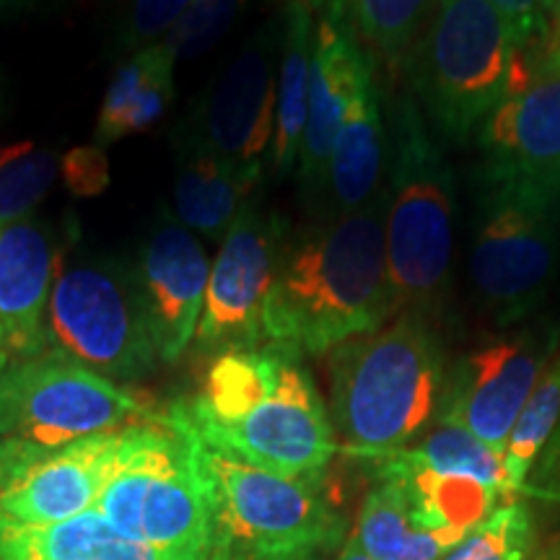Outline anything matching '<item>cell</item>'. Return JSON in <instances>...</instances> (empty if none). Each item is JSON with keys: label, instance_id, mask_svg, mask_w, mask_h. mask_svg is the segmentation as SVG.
<instances>
[{"label": "cell", "instance_id": "32", "mask_svg": "<svg viewBox=\"0 0 560 560\" xmlns=\"http://www.w3.org/2000/svg\"><path fill=\"white\" fill-rule=\"evenodd\" d=\"M174 66H177V60L161 66L156 73L151 75V81L140 89L136 102H132L130 109L122 115L120 128H117V140L153 128V125L166 115V109H170V104L174 100Z\"/></svg>", "mask_w": 560, "mask_h": 560}, {"label": "cell", "instance_id": "11", "mask_svg": "<svg viewBox=\"0 0 560 560\" xmlns=\"http://www.w3.org/2000/svg\"><path fill=\"white\" fill-rule=\"evenodd\" d=\"M470 283L499 327L537 312L560 265V198L514 182L480 179Z\"/></svg>", "mask_w": 560, "mask_h": 560}, {"label": "cell", "instance_id": "14", "mask_svg": "<svg viewBox=\"0 0 560 560\" xmlns=\"http://www.w3.org/2000/svg\"><path fill=\"white\" fill-rule=\"evenodd\" d=\"M283 13L265 21L231 58L179 132V145L202 149L249 172H265L276 136V91Z\"/></svg>", "mask_w": 560, "mask_h": 560}, {"label": "cell", "instance_id": "13", "mask_svg": "<svg viewBox=\"0 0 560 560\" xmlns=\"http://www.w3.org/2000/svg\"><path fill=\"white\" fill-rule=\"evenodd\" d=\"M289 242L283 215L252 198L210 262L206 301L192 348L215 359L265 346V301Z\"/></svg>", "mask_w": 560, "mask_h": 560}, {"label": "cell", "instance_id": "24", "mask_svg": "<svg viewBox=\"0 0 560 560\" xmlns=\"http://www.w3.org/2000/svg\"><path fill=\"white\" fill-rule=\"evenodd\" d=\"M346 13L369 55H376L395 79L408 66L436 0H330Z\"/></svg>", "mask_w": 560, "mask_h": 560}, {"label": "cell", "instance_id": "23", "mask_svg": "<svg viewBox=\"0 0 560 560\" xmlns=\"http://www.w3.org/2000/svg\"><path fill=\"white\" fill-rule=\"evenodd\" d=\"M280 13H283V34H280L276 136H272L270 166L278 179H285L299 166L301 143H304L306 109H310L314 9L310 0H285Z\"/></svg>", "mask_w": 560, "mask_h": 560}, {"label": "cell", "instance_id": "39", "mask_svg": "<svg viewBox=\"0 0 560 560\" xmlns=\"http://www.w3.org/2000/svg\"><path fill=\"white\" fill-rule=\"evenodd\" d=\"M32 3V0H0V11H9V9H19V5Z\"/></svg>", "mask_w": 560, "mask_h": 560}, {"label": "cell", "instance_id": "40", "mask_svg": "<svg viewBox=\"0 0 560 560\" xmlns=\"http://www.w3.org/2000/svg\"><path fill=\"white\" fill-rule=\"evenodd\" d=\"M0 115H3V94H0Z\"/></svg>", "mask_w": 560, "mask_h": 560}, {"label": "cell", "instance_id": "30", "mask_svg": "<svg viewBox=\"0 0 560 560\" xmlns=\"http://www.w3.org/2000/svg\"><path fill=\"white\" fill-rule=\"evenodd\" d=\"M244 0H195L166 37L177 60H198L213 50L240 19Z\"/></svg>", "mask_w": 560, "mask_h": 560}, {"label": "cell", "instance_id": "31", "mask_svg": "<svg viewBox=\"0 0 560 560\" xmlns=\"http://www.w3.org/2000/svg\"><path fill=\"white\" fill-rule=\"evenodd\" d=\"M195 0H130L125 21V45L132 50L166 39L185 19Z\"/></svg>", "mask_w": 560, "mask_h": 560}, {"label": "cell", "instance_id": "17", "mask_svg": "<svg viewBox=\"0 0 560 560\" xmlns=\"http://www.w3.org/2000/svg\"><path fill=\"white\" fill-rule=\"evenodd\" d=\"M310 3L314 9V47L299 177L306 190L319 192L325 190L335 136L361 81L374 70V58L338 5L330 0Z\"/></svg>", "mask_w": 560, "mask_h": 560}, {"label": "cell", "instance_id": "22", "mask_svg": "<svg viewBox=\"0 0 560 560\" xmlns=\"http://www.w3.org/2000/svg\"><path fill=\"white\" fill-rule=\"evenodd\" d=\"M0 560H174L125 537L100 511L62 522L19 524L0 520Z\"/></svg>", "mask_w": 560, "mask_h": 560}, {"label": "cell", "instance_id": "34", "mask_svg": "<svg viewBox=\"0 0 560 560\" xmlns=\"http://www.w3.org/2000/svg\"><path fill=\"white\" fill-rule=\"evenodd\" d=\"M503 13L516 39L527 50H535L548 39L552 26V0H488Z\"/></svg>", "mask_w": 560, "mask_h": 560}, {"label": "cell", "instance_id": "6", "mask_svg": "<svg viewBox=\"0 0 560 560\" xmlns=\"http://www.w3.org/2000/svg\"><path fill=\"white\" fill-rule=\"evenodd\" d=\"M387 185V270L400 312L439 317L452 289L454 174L412 94L397 102Z\"/></svg>", "mask_w": 560, "mask_h": 560}, {"label": "cell", "instance_id": "3", "mask_svg": "<svg viewBox=\"0 0 560 560\" xmlns=\"http://www.w3.org/2000/svg\"><path fill=\"white\" fill-rule=\"evenodd\" d=\"M446 374L436 319L400 312L382 330L330 350L338 452L380 462L408 450L436 418Z\"/></svg>", "mask_w": 560, "mask_h": 560}, {"label": "cell", "instance_id": "35", "mask_svg": "<svg viewBox=\"0 0 560 560\" xmlns=\"http://www.w3.org/2000/svg\"><path fill=\"white\" fill-rule=\"evenodd\" d=\"M522 495H535V499L560 503V420L552 436L545 444L540 457L535 459L532 470L524 480Z\"/></svg>", "mask_w": 560, "mask_h": 560}, {"label": "cell", "instance_id": "8", "mask_svg": "<svg viewBox=\"0 0 560 560\" xmlns=\"http://www.w3.org/2000/svg\"><path fill=\"white\" fill-rule=\"evenodd\" d=\"M94 511L125 537L174 560H208L210 509L195 436L172 405L156 420L125 429Z\"/></svg>", "mask_w": 560, "mask_h": 560}, {"label": "cell", "instance_id": "28", "mask_svg": "<svg viewBox=\"0 0 560 560\" xmlns=\"http://www.w3.org/2000/svg\"><path fill=\"white\" fill-rule=\"evenodd\" d=\"M537 524L522 499L503 501L441 560H537Z\"/></svg>", "mask_w": 560, "mask_h": 560}, {"label": "cell", "instance_id": "1", "mask_svg": "<svg viewBox=\"0 0 560 560\" xmlns=\"http://www.w3.org/2000/svg\"><path fill=\"white\" fill-rule=\"evenodd\" d=\"M384 221L387 187L363 208L289 236L265 301V342L322 355L397 317Z\"/></svg>", "mask_w": 560, "mask_h": 560}, {"label": "cell", "instance_id": "16", "mask_svg": "<svg viewBox=\"0 0 560 560\" xmlns=\"http://www.w3.org/2000/svg\"><path fill=\"white\" fill-rule=\"evenodd\" d=\"M140 306L161 363H177L192 348L206 301L210 262L190 229L159 215L130 265Z\"/></svg>", "mask_w": 560, "mask_h": 560}, {"label": "cell", "instance_id": "41", "mask_svg": "<svg viewBox=\"0 0 560 560\" xmlns=\"http://www.w3.org/2000/svg\"><path fill=\"white\" fill-rule=\"evenodd\" d=\"M552 560H560V552H558V556H556V558H552Z\"/></svg>", "mask_w": 560, "mask_h": 560}, {"label": "cell", "instance_id": "18", "mask_svg": "<svg viewBox=\"0 0 560 560\" xmlns=\"http://www.w3.org/2000/svg\"><path fill=\"white\" fill-rule=\"evenodd\" d=\"M122 439L125 429L94 433L34 462L0 490V520L50 524L91 511L115 470Z\"/></svg>", "mask_w": 560, "mask_h": 560}, {"label": "cell", "instance_id": "33", "mask_svg": "<svg viewBox=\"0 0 560 560\" xmlns=\"http://www.w3.org/2000/svg\"><path fill=\"white\" fill-rule=\"evenodd\" d=\"M60 177L75 198H96L109 187V161L102 145H81L60 159Z\"/></svg>", "mask_w": 560, "mask_h": 560}, {"label": "cell", "instance_id": "21", "mask_svg": "<svg viewBox=\"0 0 560 560\" xmlns=\"http://www.w3.org/2000/svg\"><path fill=\"white\" fill-rule=\"evenodd\" d=\"M384 138L387 132H384L382 104L376 94L374 70H371L355 91L332 143L325 179L332 215L363 208L382 190L384 159H387Z\"/></svg>", "mask_w": 560, "mask_h": 560}, {"label": "cell", "instance_id": "37", "mask_svg": "<svg viewBox=\"0 0 560 560\" xmlns=\"http://www.w3.org/2000/svg\"><path fill=\"white\" fill-rule=\"evenodd\" d=\"M552 26H556V37L560 42V0H552Z\"/></svg>", "mask_w": 560, "mask_h": 560}, {"label": "cell", "instance_id": "5", "mask_svg": "<svg viewBox=\"0 0 560 560\" xmlns=\"http://www.w3.org/2000/svg\"><path fill=\"white\" fill-rule=\"evenodd\" d=\"M529 52L488 0H436L408 58L416 102L441 136L467 143L527 79Z\"/></svg>", "mask_w": 560, "mask_h": 560}, {"label": "cell", "instance_id": "27", "mask_svg": "<svg viewBox=\"0 0 560 560\" xmlns=\"http://www.w3.org/2000/svg\"><path fill=\"white\" fill-rule=\"evenodd\" d=\"M58 174L60 159L34 140L0 145V226L32 219Z\"/></svg>", "mask_w": 560, "mask_h": 560}, {"label": "cell", "instance_id": "2", "mask_svg": "<svg viewBox=\"0 0 560 560\" xmlns=\"http://www.w3.org/2000/svg\"><path fill=\"white\" fill-rule=\"evenodd\" d=\"M172 408L206 444L289 478H325L338 454L304 355L272 342L210 359L200 389Z\"/></svg>", "mask_w": 560, "mask_h": 560}, {"label": "cell", "instance_id": "12", "mask_svg": "<svg viewBox=\"0 0 560 560\" xmlns=\"http://www.w3.org/2000/svg\"><path fill=\"white\" fill-rule=\"evenodd\" d=\"M558 348L560 325L540 322L467 350L446 366L436 423L459 425L503 452L516 418Z\"/></svg>", "mask_w": 560, "mask_h": 560}, {"label": "cell", "instance_id": "10", "mask_svg": "<svg viewBox=\"0 0 560 560\" xmlns=\"http://www.w3.org/2000/svg\"><path fill=\"white\" fill-rule=\"evenodd\" d=\"M501 503L478 480L439 475L397 452L374 462L350 537L374 560H441Z\"/></svg>", "mask_w": 560, "mask_h": 560}, {"label": "cell", "instance_id": "36", "mask_svg": "<svg viewBox=\"0 0 560 560\" xmlns=\"http://www.w3.org/2000/svg\"><path fill=\"white\" fill-rule=\"evenodd\" d=\"M335 560H374V558H369L366 552L361 550V545L353 540V537H348L346 542H342V548H340V552H338V558Z\"/></svg>", "mask_w": 560, "mask_h": 560}, {"label": "cell", "instance_id": "7", "mask_svg": "<svg viewBox=\"0 0 560 560\" xmlns=\"http://www.w3.org/2000/svg\"><path fill=\"white\" fill-rule=\"evenodd\" d=\"M161 410L128 384L52 350L11 361L0 380V490L73 441L149 423Z\"/></svg>", "mask_w": 560, "mask_h": 560}, {"label": "cell", "instance_id": "15", "mask_svg": "<svg viewBox=\"0 0 560 560\" xmlns=\"http://www.w3.org/2000/svg\"><path fill=\"white\" fill-rule=\"evenodd\" d=\"M480 179L514 182L560 198V42L550 37L532 58L527 79L478 132Z\"/></svg>", "mask_w": 560, "mask_h": 560}, {"label": "cell", "instance_id": "26", "mask_svg": "<svg viewBox=\"0 0 560 560\" xmlns=\"http://www.w3.org/2000/svg\"><path fill=\"white\" fill-rule=\"evenodd\" d=\"M560 420V348L556 350L548 366H545L540 382L532 389L527 405L516 418L514 431L506 441L503 450V462H506V472L511 486L522 495L524 480L540 457V452L548 444Z\"/></svg>", "mask_w": 560, "mask_h": 560}, {"label": "cell", "instance_id": "9", "mask_svg": "<svg viewBox=\"0 0 560 560\" xmlns=\"http://www.w3.org/2000/svg\"><path fill=\"white\" fill-rule=\"evenodd\" d=\"M45 350L117 384L159 366L130 268L83 252H60L45 314Z\"/></svg>", "mask_w": 560, "mask_h": 560}, {"label": "cell", "instance_id": "29", "mask_svg": "<svg viewBox=\"0 0 560 560\" xmlns=\"http://www.w3.org/2000/svg\"><path fill=\"white\" fill-rule=\"evenodd\" d=\"M177 60L172 45L166 39L153 42V45L140 47L130 55L128 60L122 62L120 70L115 73V79L107 86V94H104L100 120H96L94 130V145H102L107 149L117 140V128H120V120L125 112L130 109V104L136 102L140 89L151 81V75L156 73L161 66Z\"/></svg>", "mask_w": 560, "mask_h": 560}, {"label": "cell", "instance_id": "25", "mask_svg": "<svg viewBox=\"0 0 560 560\" xmlns=\"http://www.w3.org/2000/svg\"><path fill=\"white\" fill-rule=\"evenodd\" d=\"M400 454L439 475L478 480L490 490H495L503 501H511L520 495L509 480L503 452L493 450L486 441L472 436L470 431L459 429V425H429Z\"/></svg>", "mask_w": 560, "mask_h": 560}, {"label": "cell", "instance_id": "19", "mask_svg": "<svg viewBox=\"0 0 560 560\" xmlns=\"http://www.w3.org/2000/svg\"><path fill=\"white\" fill-rule=\"evenodd\" d=\"M60 249L37 219L0 226V346L11 361L45 353V314Z\"/></svg>", "mask_w": 560, "mask_h": 560}, {"label": "cell", "instance_id": "20", "mask_svg": "<svg viewBox=\"0 0 560 560\" xmlns=\"http://www.w3.org/2000/svg\"><path fill=\"white\" fill-rule=\"evenodd\" d=\"M265 172L229 164L202 149L179 145L174 174V219L198 240L223 242L240 210L255 198Z\"/></svg>", "mask_w": 560, "mask_h": 560}, {"label": "cell", "instance_id": "38", "mask_svg": "<svg viewBox=\"0 0 560 560\" xmlns=\"http://www.w3.org/2000/svg\"><path fill=\"white\" fill-rule=\"evenodd\" d=\"M9 363H11L9 350L0 346V380H3V374H5V369H9Z\"/></svg>", "mask_w": 560, "mask_h": 560}, {"label": "cell", "instance_id": "4", "mask_svg": "<svg viewBox=\"0 0 560 560\" xmlns=\"http://www.w3.org/2000/svg\"><path fill=\"white\" fill-rule=\"evenodd\" d=\"M192 436L210 509L208 560H327L348 540L325 478L262 470Z\"/></svg>", "mask_w": 560, "mask_h": 560}]
</instances>
